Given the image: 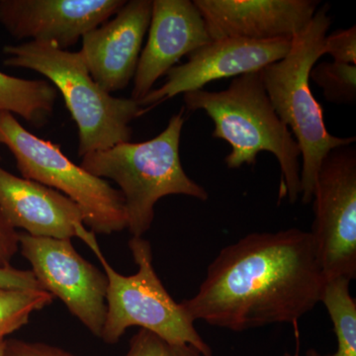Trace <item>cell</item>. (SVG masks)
I'll return each instance as SVG.
<instances>
[{"label":"cell","mask_w":356,"mask_h":356,"mask_svg":"<svg viewBox=\"0 0 356 356\" xmlns=\"http://www.w3.org/2000/svg\"><path fill=\"white\" fill-rule=\"evenodd\" d=\"M76 238L83 240L95 252L106 274V318L102 341L115 344L131 327H140L175 343L191 344L203 356H212L209 344L199 334L191 314L184 304L177 303L166 291L154 270L153 250L143 236H132L129 248L138 271L125 276L117 273L103 255L95 234L79 225Z\"/></svg>","instance_id":"obj_6"},{"label":"cell","mask_w":356,"mask_h":356,"mask_svg":"<svg viewBox=\"0 0 356 356\" xmlns=\"http://www.w3.org/2000/svg\"><path fill=\"white\" fill-rule=\"evenodd\" d=\"M184 99L187 109L203 110L212 119L213 138L231 146L225 159L229 168L254 165L261 152L273 154L281 170L280 201L287 198L291 204L296 202L301 194V152L274 110L261 72L235 77L225 90L184 93Z\"/></svg>","instance_id":"obj_2"},{"label":"cell","mask_w":356,"mask_h":356,"mask_svg":"<svg viewBox=\"0 0 356 356\" xmlns=\"http://www.w3.org/2000/svg\"><path fill=\"white\" fill-rule=\"evenodd\" d=\"M152 0H130L108 21L83 37L79 51L89 74L111 95L135 76L143 42L151 22Z\"/></svg>","instance_id":"obj_12"},{"label":"cell","mask_w":356,"mask_h":356,"mask_svg":"<svg viewBox=\"0 0 356 356\" xmlns=\"http://www.w3.org/2000/svg\"><path fill=\"white\" fill-rule=\"evenodd\" d=\"M54 296L44 290L0 287V343L27 324L34 312L50 305Z\"/></svg>","instance_id":"obj_18"},{"label":"cell","mask_w":356,"mask_h":356,"mask_svg":"<svg viewBox=\"0 0 356 356\" xmlns=\"http://www.w3.org/2000/svg\"><path fill=\"white\" fill-rule=\"evenodd\" d=\"M329 10L327 4L318 8L306 27L293 37L287 55L261 70L269 100L301 152L300 196L305 205L312 202L318 168L327 154L356 140L336 137L327 131L322 105L311 90V70L324 56L325 38L332 23Z\"/></svg>","instance_id":"obj_3"},{"label":"cell","mask_w":356,"mask_h":356,"mask_svg":"<svg viewBox=\"0 0 356 356\" xmlns=\"http://www.w3.org/2000/svg\"><path fill=\"white\" fill-rule=\"evenodd\" d=\"M348 278L325 280L321 302L331 318L337 337V351L325 356H356V303Z\"/></svg>","instance_id":"obj_17"},{"label":"cell","mask_w":356,"mask_h":356,"mask_svg":"<svg viewBox=\"0 0 356 356\" xmlns=\"http://www.w3.org/2000/svg\"><path fill=\"white\" fill-rule=\"evenodd\" d=\"M146 46L134 76L133 99L140 102L153 90L184 56L210 43L205 21L191 0H154Z\"/></svg>","instance_id":"obj_13"},{"label":"cell","mask_w":356,"mask_h":356,"mask_svg":"<svg viewBox=\"0 0 356 356\" xmlns=\"http://www.w3.org/2000/svg\"><path fill=\"white\" fill-rule=\"evenodd\" d=\"M0 211L13 228L41 238L72 240L76 236V227L83 224V213L72 199L1 166Z\"/></svg>","instance_id":"obj_15"},{"label":"cell","mask_w":356,"mask_h":356,"mask_svg":"<svg viewBox=\"0 0 356 356\" xmlns=\"http://www.w3.org/2000/svg\"><path fill=\"white\" fill-rule=\"evenodd\" d=\"M58 90L50 81L19 79L0 72V111L16 114L36 128L53 116Z\"/></svg>","instance_id":"obj_16"},{"label":"cell","mask_w":356,"mask_h":356,"mask_svg":"<svg viewBox=\"0 0 356 356\" xmlns=\"http://www.w3.org/2000/svg\"><path fill=\"white\" fill-rule=\"evenodd\" d=\"M19 250L18 232L7 222L0 211V266H10L14 255Z\"/></svg>","instance_id":"obj_24"},{"label":"cell","mask_w":356,"mask_h":356,"mask_svg":"<svg viewBox=\"0 0 356 356\" xmlns=\"http://www.w3.org/2000/svg\"><path fill=\"white\" fill-rule=\"evenodd\" d=\"M185 123L184 108L173 115L156 137L143 143H122L86 154L81 168L96 177L118 185L127 214V229L143 236L151 229L159 199L184 195L206 201L209 194L182 168L179 145Z\"/></svg>","instance_id":"obj_4"},{"label":"cell","mask_w":356,"mask_h":356,"mask_svg":"<svg viewBox=\"0 0 356 356\" xmlns=\"http://www.w3.org/2000/svg\"><path fill=\"white\" fill-rule=\"evenodd\" d=\"M4 344H6V341H3V343H0V356H3V353H4Z\"/></svg>","instance_id":"obj_26"},{"label":"cell","mask_w":356,"mask_h":356,"mask_svg":"<svg viewBox=\"0 0 356 356\" xmlns=\"http://www.w3.org/2000/svg\"><path fill=\"white\" fill-rule=\"evenodd\" d=\"M0 287L44 290L32 270H21L11 266H0Z\"/></svg>","instance_id":"obj_23"},{"label":"cell","mask_w":356,"mask_h":356,"mask_svg":"<svg viewBox=\"0 0 356 356\" xmlns=\"http://www.w3.org/2000/svg\"><path fill=\"white\" fill-rule=\"evenodd\" d=\"M292 39L254 41L238 38L214 40L187 56L184 65H175L161 88L153 89L142 100L146 113L161 102L178 95L200 90L218 79L261 72L267 65L282 60L291 48Z\"/></svg>","instance_id":"obj_10"},{"label":"cell","mask_w":356,"mask_h":356,"mask_svg":"<svg viewBox=\"0 0 356 356\" xmlns=\"http://www.w3.org/2000/svg\"><path fill=\"white\" fill-rule=\"evenodd\" d=\"M324 55H330L334 62L356 65V27L337 30L327 35Z\"/></svg>","instance_id":"obj_21"},{"label":"cell","mask_w":356,"mask_h":356,"mask_svg":"<svg viewBox=\"0 0 356 356\" xmlns=\"http://www.w3.org/2000/svg\"><path fill=\"white\" fill-rule=\"evenodd\" d=\"M306 356H321V355H318V353H317V350H313V348H312V350H309L308 351H307Z\"/></svg>","instance_id":"obj_25"},{"label":"cell","mask_w":356,"mask_h":356,"mask_svg":"<svg viewBox=\"0 0 356 356\" xmlns=\"http://www.w3.org/2000/svg\"><path fill=\"white\" fill-rule=\"evenodd\" d=\"M325 281L310 232L252 233L221 250L182 304L195 322L232 332L295 324L320 303Z\"/></svg>","instance_id":"obj_1"},{"label":"cell","mask_w":356,"mask_h":356,"mask_svg":"<svg viewBox=\"0 0 356 356\" xmlns=\"http://www.w3.org/2000/svg\"><path fill=\"white\" fill-rule=\"evenodd\" d=\"M126 0H0V24L14 39L67 50L108 21Z\"/></svg>","instance_id":"obj_11"},{"label":"cell","mask_w":356,"mask_h":356,"mask_svg":"<svg viewBox=\"0 0 356 356\" xmlns=\"http://www.w3.org/2000/svg\"><path fill=\"white\" fill-rule=\"evenodd\" d=\"M0 159H1V156H0Z\"/></svg>","instance_id":"obj_27"},{"label":"cell","mask_w":356,"mask_h":356,"mask_svg":"<svg viewBox=\"0 0 356 356\" xmlns=\"http://www.w3.org/2000/svg\"><path fill=\"white\" fill-rule=\"evenodd\" d=\"M310 79L323 89L325 99L334 104L356 102V65L324 62L314 65Z\"/></svg>","instance_id":"obj_19"},{"label":"cell","mask_w":356,"mask_h":356,"mask_svg":"<svg viewBox=\"0 0 356 356\" xmlns=\"http://www.w3.org/2000/svg\"><path fill=\"white\" fill-rule=\"evenodd\" d=\"M0 144L13 153L23 178L72 199L92 233L111 235L127 228L125 200L119 189L76 165L58 145L26 130L9 112L0 111Z\"/></svg>","instance_id":"obj_7"},{"label":"cell","mask_w":356,"mask_h":356,"mask_svg":"<svg viewBox=\"0 0 356 356\" xmlns=\"http://www.w3.org/2000/svg\"><path fill=\"white\" fill-rule=\"evenodd\" d=\"M125 356H203L191 344L175 343L140 329L134 334Z\"/></svg>","instance_id":"obj_20"},{"label":"cell","mask_w":356,"mask_h":356,"mask_svg":"<svg viewBox=\"0 0 356 356\" xmlns=\"http://www.w3.org/2000/svg\"><path fill=\"white\" fill-rule=\"evenodd\" d=\"M211 40L292 39L310 22L317 0H194Z\"/></svg>","instance_id":"obj_14"},{"label":"cell","mask_w":356,"mask_h":356,"mask_svg":"<svg viewBox=\"0 0 356 356\" xmlns=\"http://www.w3.org/2000/svg\"><path fill=\"white\" fill-rule=\"evenodd\" d=\"M310 232L325 280L356 277V149H332L318 168Z\"/></svg>","instance_id":"obj_8"},{"label":"cell","mask_w":356,"mask_h":356,"mask_svg":"<svg viewBox=\"0 0 356 356\" xmlns=\"http://www.w3.org/2000/svg\"><path fill=\"white\" fill-rule=\"evenodd\" d=\"M7 67L34 70L46 76L64 97L79 128V156L131 142L132 121L144 114L133 98L114 97L93 81L79 51L28 41L3 48Z\"/></svg>","instance_id":"obj_5"},{"label":"cell","mask_w":356,"mask_h":356,"mask_svg":"<svg viewBox=\"0 0 356 356\" xmlns=\"http://www.w3.org/2000/svg\"><path fill=\"white\" fill-rule=\"evenodd\" d=\"M3 356H76L69 351L43 343L6 339Z\"/></svg>","instance_id":"obj_22"},{"label":"cell","mask_w":356,"mask_h":356,"mask_svg":"<svg viewBox=\"0 0 356 356\" xmlns=\"http://www.w3.org/2000/svg\"><path fill=\"white\" fill-rule=\"evenodd\" d=\"M19 248L44 291L62 300L70 314L102 339L106 318V274L86 261L72 240L18 233Z\"/></svg>","instance_id":"obj_9"}]
</instances>
